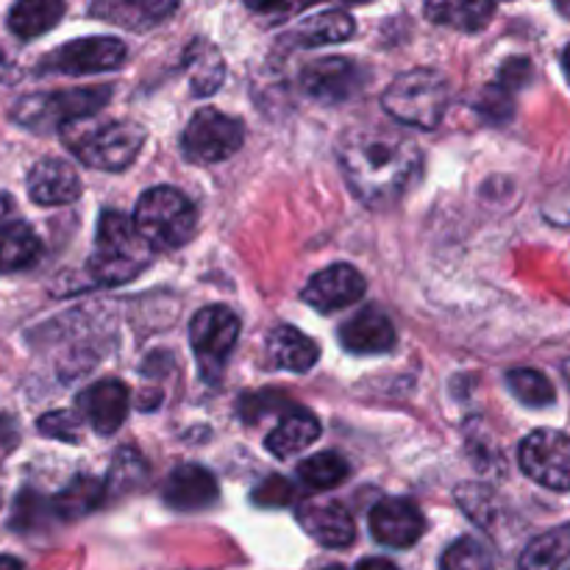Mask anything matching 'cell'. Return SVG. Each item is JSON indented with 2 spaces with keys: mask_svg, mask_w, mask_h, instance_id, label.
I'll list each match as a JSON object with an SVG mask.
<instances>
[{
  "mask_svg": "<svg viewBox=\"0 0 570 570\" xmlns=\"http://www.w3.org/2000/svg\"><path fill=\"white\" fill-rule=\"evenodd\" d=\"M340 165L351 189L367 206H390L421 173V148L390 128H360L340 148Z\"/></svg>",
  "mask_w": 570,
  "mask_h": 570,
  "instance_id": "6da1fadb",
  "label": "cell"
},
{
  "mask_svg": "<svg viewBox=\"0 0 570 570\" xmlns=\"http://www.w3.org/2000/svg\"><path fill=\"white\" fill-rule=\"evenodd\" d=\"M61 139L87 167L120 173L137 159L145 142V131L128 120H95L78 117L61 126Z\"/></svg>",
  "mask_w": 570,
  "mask_h": 570,
  "instance_id": "7a4b0ae2",
  "label": "cell"
},
{
  "mask_svg": "<svg viewBox=\"0 0 570 570\" xmlns=\"http://www.w3.org/2000/svg\"><path fill=\"white\" fill-rule=\"evenodd\" d=\"M150 248L154 245L142 237V232H139L131 217L117 209H109L98 220L89 273H92L98 284L131 282L150 262Z\"/></svg>",
  "mask_w": 570,
  "mask_h": 570,
  "instance_id": "3957f363",
  "label": "cell"
},
{
  "mask_svg": "<svg viewBox=\"0 0 570 570\" xmlns=\"http://www.w3.org/2000/svg\"><path fill=\"white\" fill-rule=\"evenodd\" d=\"M449 100V81L426 67L401 72L382 95V104L390 117L406 122V126L423 128V131H432L443 122Z\"/></svg>",
  "mask_w": 570,
  "mask_h": 570,
  "instance_id": "277c9868",
  "label": "cell"
},
{
  "mask_svg": "<svg viewBox=\"0 0 570 570\" xmlns=\"http://www.w3.org/2000/svg\"><path fill=\"white\" fill-rule=\"evenodd\" d=\"M134 223L154 248L173 250L193 239L198 228V215L184 193L173 187H156L139 198Z\"/></svg>",
  "mask_w": 570,
  "mask_h": 570,
  "instance_id": "5b68a950",
  "label": "cell"
},
{
  "mask_svg": "<svg viewBox=\"0 0 570 570\" xmlns=\"http://www.w3.org/2000/svg\"><path fill=\"white\" fill-rule=\"evenodd\" d=\"M111 89H70V92H53V95H33L17 104L14 120H20L28 128H61L65 122L78 120V117H89L109 100Z\"/></svg>",
  "mask_w": 570,
  "mask_h": 570,
  "instance_id": "8992f818",
  "label": "cell"
},
{
  "mask_svg": "<svg viewBox=\"0 0 570 570\" xmlns=\"http://www.w3.org/2000/svg\"><path fill=\"white\" fill-rule=\"evenodd\" d=\"M243 122L217 109H200L184 131V154L193 161H223L243 148Z\"/></svg>",
  "mask_w": 570,
  "mask_h": 570,
  "instance_id": "52a82bcc",
  "label": "cell"
},
{
  "mask_svg": "<svg viewBox=\"0 0 570 570\" xmlns=\"http://www.w3.org/2000/svg\"><path fill=\"white\" fill-rule=\"evenodd\" d=\"M523 473L549 490H570V438L554 429H538L518 449Z\"/></svg>",
  "mask_w": 570,
  "mask_h": 570,
  "instance_id": "ba28073f",
  "label": "cell"
},
{
  "mask_svg": "<svg viewBox=\"0 0 570 570\" xmlns=\"http://www.w3.org/2000/svg\"><path fill=\"white\" fill-rule=\"evenodd\" d=\"M126 61V45L111 37H83L61 45L39 65L42 72L61 76H92V72L117 70Z\"/></svg>",
  "mask_w": 570,
  "mask_h": 570,
  "instance_id": "9c48e42d",
  "label": "cell"
},
{
  "mask_svg": "<svg viewBox=\"0 0 570 570\" xmlns=\"http://www.w3.org/2000/svg\"><path fill=\"white\" fill-rule=\"evenodd\" d=\"M239 321L226 306H206L193 317L189 326V340H193L195 356L200 362V371L206 376H215L223 367L226 356L237 345Z\"/></svg>",
  "mask_w": 570,
  "mask_h": 570,
  "instance_id": "30bf717a",
  "label": "cell"
},
{
  "mask_svg": "<svg viewBox=\"0 0 570 570\" xmlns=\"http://www.w3.org/2000/svg\"><path fill=\"white\" fill-rule=\"evenodd\" d=\"M365 295V278L351 265H332L315 273L304 287V301L317 312H337Z\"/></svg>",
  "mask_w": 570,
  "mask_h": 570,
  "instance_id": "8fae6325",
  "label": "cell"
},
{
  "mask_svg": "<svg viewBox=\"0 0 570 570\" xmlns=\"http://www.w3.org/2000/svg\"><path fill=\"white\" fill-rule=\"evenodd\" d=\"M423 515L410 499H384L373 507L371 529L379 543L390 549H410L423 534Z\"/></svg>",
  "mask_w": 570,
  "mask_h": 570,
  "instance_id": "7c38bea8",
  "label": "cell"
},
{
  "mask_svg": "<svg viewBox=\"0 0 570 570\" xmlns=\"http://www.w3.org/2000/svg\"><path fill=\"white\" fill-rule=\"evenodd\" d=\"M298 523L326 549H345L356 538L354 518L340 501H304L298 507Z\"/></svg>",
  "mask_w": 570,
  "mask_h": 570,
  "instance_id": "4fadbf2b",
  "label": "cell"
},
{
  "mask_svg": "<svg viewBox=\"0 0 570 570\" xmlns=\"http://www.w3.org/2000/svg\"><path fill=\"white\" fill-rule=\"evenodd\" d=\"M301 81L312 98L323 100V104H340L360 89L362 72L354 61L334 56V59H317L309 67H304Z\"/></svg>",
  "mask_w": 570,
  "mask_h": 570,
  "instance_id": "5bb4252c",
  "label": "cell"
},
{
  "mask_svg": "<svg viewBox=\"0 0 570 570\" xmlns=\"http://www.w3.org/2000/svg\"><path fill=\"white\" fill-rule=\"evenodd\" d=\"M81 412L98 434H115L126 423L128 390L117 379L95 382L81 393Z\"/></svg>",
  "mask_w": 570,
  "mask_h": 570,
  "instance_id": "9a60e30c",
  "label": "cell"
},
{
  "mask_svg": "<svg viewBox=\"0 0 570 570\" xmlns=\"http://www.w3.org/2000/svg\"><path fill=\"white\" fill-rule=\"evenodd\" d=\"M28 193L42 206L72 204L81 195V178L67 161L42 159L28 173Z\"/></svg>",
  "mask_w": 570,
  "mask_h": 570,
  "instance_id": "2e32d148",
  "label": "cell"
},
{
  "mask_svg": "<svg viewBox=\"0 0 570 570\" xmlns=\"http://www.w3.org/2000/svg\"><path fill=\"white\" fill-rule=\"evenodd\" d=\"M165 501L173 510H206L217 501V482L206 468L178 465L165 482Z\"/></svg>",
  "mask_w": 570,
  "mask_h": 570,
  "instance_id": "e0dca14e",
  "label": "cell"
},
{
  "mask_svg": "<svg viewBox=\"0 0 570 570\" xmlns=\"http://www.w3.org/2000/svg\"><path fill=\"white\" fill-rule=\"evenodd\" d=\"M340 343L351 354H384L395 345V328L387 315L376 309H365L340 328Z\"/></svg>",
  "mask_w": 570,
  "mask_h": 570,
  "instance_id": "ac0fdd59",
  "label": "cell"
},
{
  "mask_svg": "<svg viewBox=\"0 0 570 570\" xmlns=\"http://www.w3.org/2000/svg\"><path fill=\"white\" fill-rule=\"evenodd\" d=\"M176 9L178 0H95L92 3L95 17L115 22V26L134 28V31H142V28L167 20Z\"/></svg>",
  "mask_w": 570,
  "mask_h": 570,
  "instance_id": "d6986e66",
  "label": "cell"
},
{
  "mask_svg": "<svg viewBox=\"0 0 570 570\" xmlns=\"http://www.w3.org/2000/svg\"><path fill=\"white\" fill-rule=\"evenodd\" d=\"M267 356L276 367L293 373H306L309 367L317 365V351L315 340H309L306 334H301L293 326H278L273 328L271 337H267Z\"/></svg>",
  "mask_w": 570,
  "mask_h": 570,
  "instance_id": "ffe728a7",
  "label": "cell"
},
{
  "mask_svg": "<svg viewBox=\"0 0 570 570\" xmlns=\"http://www.w3.org/2000/svg\"><path fill=\"white\" fill-rule=\"evenodd\" d=\"M495 0H426V17L456 31H482L493 20Z\"/></svg>",
  "mask_w": 570,
  "mask_h": 570,
  "instance_id": "44dd1931",
  "label": "cell"
},
{
  "mask_svg": "<svg viewBox=\"0 0 570 570\" xmlns=\"http://www.w3.org/2000/svg\"><path fill=\"white\" fill-rule=\"evenodd\" d=\"M321 438V423L304 410H293L267 434V451L276 456H295Z\"/></svg>",
  "mask_w": 570,
  "mask_h": 570,
  "instance_id": "7402d4cb",
  "label": "cell"
},
{
  "mask_svg": "<svg viewBox=\"0 0 570 570\" xmlns=\"http://www.w3.org/2000/svg\"><path fill=\"white\" fill-rule=\"evenodd\" d=\"M42 254V243L31 226L11 220L0 226V276L31 267Z\"/></svg>",
  "mask_w": 570,
  "mask_h": 570,
  "instance_id": "603a6c76",
  "label": "cell"
},
{
  "mask_svg": "<svg viewBox=\"0 0 570 570\" xmlns=\"http://www.w3.org/2000/svg\"><path fill=\"white\" fill-rule=\"evenodd\" d=\"M61 17H65V0H17L14 9L9 11V28L14 37L33 39L59 26Z\"/></svg>",
  "mask_w": 570,
  "mask_h": 570,
  "instance_id": "cb8c5ba5",
  "label": "cell"
},
{
  "mask_svg": "<svg viewBox=\"0 0 570 570\" xmlns=\"http://www.w3.org/2000/svg\"><path fill=\"white\" fill-rule=\"evenodd\" d=\"M354 31H356L354 17L345 14V11L328 9V11H321V14L306 17V20L293 31V39L298 45L317 48V45L345 42V39L354 37Z\"/></svg>",
  "mask_w": 570,
  "mask_h": 570,
  "instance_id": "d4e9b609",
  "label": "cell"
},
{
  "mask_svg": "<svg viewBox=\"0 0 570 570\" xmlns=\"http://www.w3.org/2000/svg\"><path fill=\"white\" fill-rule=\"evenodd\" d=\"M570 557V523L540 534L523 549L518 570H557Z\"/></svg>",
  "mask_w": 570,
  "mask_h": 570,
  "instance_id": "484cf974",
  "label": "cell"
},
{
  "mask_svg": "<svg viewBox=\"0 0 570 570\" xmlns=\"http://www.w3.org/2000/svg\"><path fill=\"white\" fill-rule=\"evenodd\" d=\"M100 501H104V484L92 476H78L50 501V507L61 521H78L87 512L98 510Z\"/></svg>",
  "mask_w": 570,
  "mask_h": 570,
  "instance_id": "4316f807",
  "label": "cell"
},
{
  "mask_svg": "<svg viewBox=\"0 0 570 570\" xmlns=\"http://www.w3.org/2000/svg\"><path fill=\"white\" fill-rule=\"evenodd\" d=\"M187 72L195 95H212L223 83V59L212 45L193 42L187 50Z\"/></svg>",
  "mask_w": 570,
  "mask_h": 570,
  "instance_id": "83f0119b",
  "label": "cell"
},
{
  "mask_svg": "<svg viewBox=\"0 0 570 570\" xmlns=\"http://www.w3.org/2000/svg\"><path fill=\"white\" fill-rule=\"evenodd\" d=\"M348 476V462L340 454H315L298 465V479L312 490H332Z\"/></svg>",
  "mask_w": 570,
  "mask_h": 570,
  "instance_id": "f1b7e54d",
  "label": "cell"
},
{
  "mask_svg": "<svg viewBox=\"0 0 570 570\" xmlns=\"http://www.w3.org/2000/svg\"><path fill=\"white\" fill-rule=\"evenodd\" d=\"M507 384H510L512 393L518 395V401H523L527 406L554 404V384H551L540 371H532V367H518V371H510Z\"/></svg>",
  "mask_w": 570,
  "mask_h": 570,
  "instance_id": "f546056e",
  "label": "cell"
},
{
  "mask_svg": "<svg viewBox=\"0 0 570 570\" xmlns=\"http://www.w3.org/2000/svg\"><path fill=\"white\" fill-rule=\"evenodd\" d=\"M440 570H493V560L479 540L462 538L445 549Z\"/></svg>",
  "mask_w": 570,
  "mask_h": 570,
  "instance_id": "4dcf8cb0",
  "label": "cell"
},
{
  "mask_svg": "<svg viewBox=\"0 0 570 570\" xmlns=\"http://www.w3.org/2000/svg\"><path fill=\"white\" fill-rule=\"evenodd\" d=\"M39 432L65 440V443H78V438H81V426H78V417L72 412H48L45 417H39Z\"/></svg>",
  "mask_w": 570,
  "mask_h": 570,
  "instance_id": "1f68e13d",
  "label": "cell"
},
{
  "mask_svg": "<svg viewBox=\"0 0 570 570\" xmlns=\"http://www.w3.org/2000/svg\"><path fill=\"white\" fill-rule=\"evenodd\" d=\"M254 501L262 507H287L295 501V488L293 482L282 476H271L267 482H262L254 490Z\"/></svg>",
  "mask_w": 570,
  "mask_h": 570,
  "instance_id": "d6a6232c",
  "label": "cell"
},
{
  "mask_svg": "<svg viewBox=\"0 0 570 570\" xmlns=\"http://www.w3.org/2000/svg\"><path fill=\"white\" fill-rule=\"evenodd\" d=\"M42 510H48V507L42 504V499H39V495L22 493L20 499H17V510H14V521H11V527L22 529V532L31 527H37Z\"/></svg>",
  "mask_w": 570,
  "mask_h": 570,
  "instance_id": "836d02e7",
  "label": "cell"
},
{
  "mask_svg": "<svg viewBox=\"0 0 570 570\" xmlns=\"http://www.w3.org/2000/svg\"><path fill=\"white\" fill-rule=\"evenodd\" d=\"M304 0H245L250 11H259V14H287L295 11Z\"/></svg>",
  "mask_w": 570,
  "mask_h": 570,
  "instance_id": "e575fe53",
  "label": "cell"
},
{
  "mask_svg": "<svg viewBox=\"0 0 570 570\" xmlns=\"http://www.w3.org/2000/svg\"><path fill=\"white\" fill-rule=\"evenodd\" d=\"M11 220H14V200H11V195L0 193V226Z\"/></svg>",
  "mask_w": 570,
  "mask_h": 570,
  "instance_id": "d590c367",
  "label": "cell"
},
{
  "mask_svg": "<svg viewBox=\"0 0 570 570\" xmlns=\"http://www.w3.org/2000/svg\"><path fill=\"white\" fill-rule=\"evenodd\" d=\"M356 570H399V568H395L390 560H384V557H371V560H362Z\"/></svg>",
  "mask_w": 570,
  "mask_h": 570,
  "instance_id": "8d00e7d4",
  "label": "cell"
},
{
  "mask_svg": "<svg viewBox=\"0 0 570 570\" xmlns=\"http://www.w3.org/2000/svg\"><path fill=\"white\" fill-rule=\"evenodd\" d=\"M0 570H22V562L17 560V557L3 554V557H0Z\"/></svg>",
  "mask_w": 570,
  "mask_h": 570,
  "instance_id": "74e56055",
  "label": "cell"
},
{
  "mask_svg": "<svg viewBox=\"0 0 570 570\" xmlns=\"http://www.w3.org/2000/svg\"><path fill=\"white\" fill-rule=\"evenodd\" d=\"M11 423L6 421V417H0V443H9L11 440Z\"/></svg>",
  "mask_w": 570,
  "mask_h": 570,
  "instance_id": "f35d334b",
  "label": "cell"
},
{
  "mask_svg": "<svg viewBox=\"0 0 570 570\" xmlns=\"http://www.w3.org/2000/svg\"><path fill=\"white\" fill-rule=\"evenodd\" d=\"M554 6L560 9L562 17H570V0H554Z\"/></svg>",
  "mask_w": 570,
  "mask_h": 570,
  "instance_id": "ab89813d",
  "label": "cell"
},
{
  "mask_svg": "<svg viewBox=\"0 0 570 570\" xmlns=\"http://www.w3.org/2000/svg\"><path fill=\"white\" fill-rule=\"evenodd\" d=\"M562 67H566V76H568V81H570V45L566 48V53H562Z\"/></svg>",
  "mask_w": 570,
  "mask_h": 570,
  "instance_id": "60d3db41",
  "label": "cell"
},
{
  "mask_svg": "<svg viewBox=\"0 0 570 570\" xmlns=\"http://www.w3.org/2000/svg\"><path fill=\"white\" fill-rule=\"evenodd\" d=\"M562 371H566V379H568V384H570V360L566 362V367H562Z\"/></svg>",
  "mask_w": 570,
  "mask_h": 570,
  "instance_id": "b9f144b4",
  "label": "cell"
},
{
  "mask_svg": "<svg viewBox=\"0 0 570 570\" xmlns=\"http://www.w3.org/2000/svg\"><path fill=\"white\" fill-rule=\"evenodd\" d=\"M348 3H371V0H348Z\"/></svg>",
  "mask_w": 570,
  "mask_h": 570,
  "instance_id": "7bdbcfd3",
  "label": "cell"
}]
</instances>
